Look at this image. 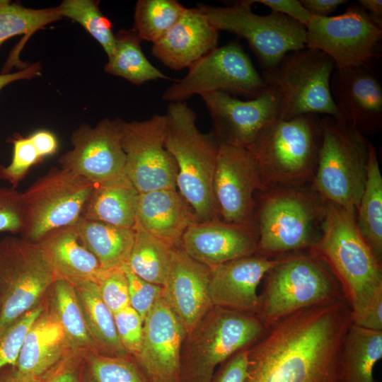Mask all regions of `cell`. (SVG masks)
I'll list each match as a JSON object with an SVG mask.
<instances>
[{"mask_svg":"<svg viewBox=\"0 0 382 382\" xmlns=\"http://www.w3.org/2000/svg\"><path fill=\"white\" fill-rule=\"evenodd\" d=\"M306 28V47L328 55L336 69L372 64L381 56L382 28L359 4L337 16H311Z\"/></svg>","mask_w":382,"mask_h":382,"instance_id":"obj_14","label":"cell"},{"mask_svg":"<svg viewBox=\"0 0 382 382\" xmlns=\"http://www.w3.org/2000/svg\"><path fill=\"white\" fill-rule=\"evenodd\" d=\"M97 184L52 167L22 192L21 237L34 243L49 232L75 224Z\"/></svg>","mask_w":382,"mask_h":382,"instance_id":"obj_10","label":"cell"},{"mask_svg":"<svg viewBox=\"0 0 382 382\" xmlns=\"http://www.w3.org/2000/svg\"><path fill=\"white\" fill-rule=\"evenodd\" d=\"M248 350L234 354L216 369L211 382H244L248 362Z\"/></svg>","mask_w":382,"mask_h":382,"instance_id":"obj_47","label":"cell"},{"mask_svg":"<svg viewBox=\"0 0 382 382\" xmlns=\"http://www.w3.org/2000/svg\"><path fill=\"white\" fill-rule=\"evenodd\" d=\"M134 231L128 266L141 279L163 286L169 271L172 247L139 228Z\"/></svg>","mask_w":382,"mask_h":382,"instance_id":"obj_35","label":"cell"},{"mask_svg":"<svg viewBox=\"0 0 382 382\" xmlns=\"http://www.w3.org/2000/svg\"><path fill=\"white\" fill-rule=\"evenodd\" d=\"M354 324L376 331H382V294L378 295L363 316Z\"/></svg>","mask_w":382,"mask_h":382,"instance_id":"obj_50","label":"cell"},{"mask_svg":"<svg viewBox=\"0 0 382 382\" xmlns=\"http://www.w3.org/2000/svg\"><path fill=\"white\" fill-rule=\"evenodd\" d=\"M322 127L313 190L323 201L357 210L366 183L370 141L331 116L322 117Z\"/></svg>","mask_w":382,"mask_h":382,"instance_id":"obj_6","label":"cell"},{"mask_svg":"<svg viewBox=\"0 0 382 382\" xmlns=\"http://www.w3.org/2000/svg\"><path fill=\"white\" fill-rule=\"evenodd\" d=\"M177 0H139L134 13V28L141 40H158L185 10Z\"/></svg>","mask_w":382,"mask_h":382,"instance_id":"obj_36","label":"cell"},{"mask_svg":"<svg viewBox=\"0 0 382 382\" xmlns=\"http://www.w3.org/2000/svg\"><path fill=\"white\" fill-rule=\"evenodd\" d=\"M322 137V117L318 115L277 119L251 151L266 190L312 182Z\"/></svg>","mask_w":382,"mask_h":382,"instance_id":"obj_5","label":"cell"},{"mask_svg":"<svg viewBox=\"0 0 382 382\" xmlns=\"http://www.w3.org/2000/svg\"><path fill=\"white\" fill-rule=\"evenodd\" d=\"M0 311H1V303H0Z\"/></svg>","mask_w":382,"mask_h":382,"instance_id":"obj_55","label":"cell"},{"mask_svg":"<svg viewBox=\"0 0 382 382\" xmlns=\"http://www.w3.org/2000/svg\"><path fill=\"white\" fill-rule=\"evenodd\" d=\"M122 268L128 282L129 306L144 321L154 304L162 296L163 286L141 279L132 271L127 262Z\"/></svg>","mask_w":382,"mask_h":382,"instance_id":"obj_44","label":"cell"},{"mask_svg":"<svg viewBox=\"0 0 382 382\" xmlns=\"http://www.w3.org/2000/svg\"><path fill=\"white\" fill-rule=\"evenodd\" d=\"M72 351L63 329L44 305L12 366L22 376L40 378Z\"/></svg>","mask_w":382,"mask_h":382,"instance_id":"obj_27","label":"cell"},{"mask_svg":"<svg viewBox=\"0 0 382 382\" xmlns=\"http://www.w3.org/2000/svg\"><path fill=\"white\" fill-rule=\"evenodd\" d=\"M8 141L13 144V155L8 166H0V179L16 189L33 166L43 161L30 137L14 134Z\"/></svg>","mask_w":382,"mask_h":382,"instance_id":"obj_40","label":"cell"},{"mask_svg":"<svg viewBox=\"0 0 382 382\" xmlns=\"http://www.w3.org/2000/svg\"><path fill=\"white\" fill-rule=\"evenodd\" d=\"M62 18L57 6L35 9L0 0V45L18 35H25V43L34 33Z\"/></svg>","mask_w":382,"mask_h":382,"instance_id":"obj_37","label":"cell"},{"mask_svg":"<svg viewBox=\"0 0 382 382\" xmlns=\"http://www.w3.org/2000/svg\"><path fill=\"white\" fill-rule=\"evenodd\" d=\"M219 31L196 8H186L178 21L156 42L151 54L166 67L178 71L218 47Z\"/></svg>","mask_w":382,"mask_h":382,"instance_id":"obj_24","label":"cell"},{"mask_svg":"<svg viewBox=\"0 0 382 382\" xmlns=\"http://www.w3.org/2000/svg\"><path fill=\"white\" fill-rule=\"evenodd\" d=\"M382 358V331L352 323L341 351V382H376L374 369Z\"/></svg>","mask_w":382,"mask_h":382,"instance_id":"obj_31","label":"cell"},{"mask_svg":"<svg viewBox=\"0 0 382 382\" xmlns=\"http://www.w3.org/2000/svg\"><path fill=\"white\" fill-rule=\"evenodd\" d=\"M75 230L86 248L98 260L103 270L120 267L127 262L134 231L81 218Z\"/></svg>","mask_w":382,"mask_h":382,"instance_id":"obj_30","label":"cell"},{"mask_svg":"<svg viewBox=\"0 0 382 382\" xmlns=\"http://www.w3.org/2000/svg\"><path fill=\"white\" fill-rule=\"evenodd\" d=\"M96 284L102 300L113 313L129 306L128 282L122 267L104 270Z\"/></svg>","mask_w":382,"mask_h":382,"instance_id":"obj_42","label":"cell"},{"mask_svg":"<svg viewBox=\"0 0 382 382\" xmlns=\"http://www.w3.org/2000/svg\"><path fill=\"white\" fill-rule=\"evenodd\" d=\"M122 122L116 117L105 118L93 127L81 124L71 136L72 149L59 158L60 167L96 184L126 175Z\"/></svg>","mask_w":382,"mask_h":382,"instance_id":"obj_18","label":"cell"},{"mask_svg":"<svg viewBox=\"0 0 382 382\" xmlns=\"http://www.w3.org/2000/svg\"><path fill=\"white\" fill-rule=\"evenodd\" d=\"M115 36V50L104 66L105 72L137 86L156 79H170L148 60L141 49V40L133 28L120 30Z\"/></svg>","mask_w":382,"mask_h":382,"instance_id":"obj_34","label":"cell"},{"mask_svg":"<svg viewBox=\"0 0 382 382\" xmlns=\"http://www.w3.org/2000/svg\"><path fill=\"white\" fill-rule=\"evenodd\" d=\"M57 279L36 243L9 236L0 240V335L42 303Z\"/></svg>","mask_w":382,"mask_h":382,"instance_id":"obj_12","label":"cell"},{"mask_svg":"<svg viewBox=\"0 0 382 382\" xmlns=\"http://www.w3.org/2000/svg\"><path fill=\"white\" fill-rule=\"evenodd\" d=\"M358 231L376 258L382 262V175L371 142L364 191L356 211Z\"/></svg>","mask_w":382,"mask_h":382,"instance_id":"obj_32","label":"cell"},{"mask_svg":"<svg viewBox=\"0 0 382 382\" xmlns=\"http://www.w3.org/2000/svg\"><path fill=\"white\" fill-rule=\"evenodd\" d=\"M28 137L43 160L57 151V138L50 130L38 129L29 134Z\"/></svg>","mask_w":382,"mask_h":382,"instance_id":"obj_49","label":"cell"},{"mask_svg":"<svg viewBox=\"0 0 382 382\" xmlns=\"http://www.w3.org/2000/svg\"><path fill=\"white\" fill-rule=\"evenodd\" d=\"M335 69L328 55L306 47L288 53L260 74L278 98L279 119L313 114L342 120L330 91V79Z\"/></svg>","mask_w":382,"mask_h":382,"instance_id":"obj_7","label":"cell"},{"mask_svg":"<svg viewBox=\"0 0 382 382\" xmlns=\"http://www.w3.org/2000/svg\"><path fill=\"white\" fill-rule=\"evenodd\" d=\"M99 4L96 0H64L57 8L62 18L81 25L109 57L115 50V36L111 21L102 13Z\"/></svg>","mask_w":382,"mask_h":382,"instance_id":"obj_38","label":"cell"},{"mask_svg":"<svg viewBox=\"0 0 382 382\" xmlns=\"http://www.w3.org/2000/svg\"><path fill=\"white\" fill-rule=\"evenodd\" d=\"M86 353L71 352L42 376L40 382H86L84 358Z\"/></svg>","mask_w":382,"mask_h":382,"instance_id":"obj_46","label":"cell"},{"mask_svg":"<svg viewBox=\"0 0 382 382\" xmlns=\"http://www.w3.org/2000/svg\"><path fill=\"white\" fill-rule=\"evenodd\" d=\"M165 146L177 167V188L192 207L197 223L219 219L213 180L219 144L214 133L201 132L197 115L185 103L167 107Z\"/></svg>","mask_w":382,"mask_h":382,"instance_id":"obj_3","label":"cell"},{"mask_svg":"<svg viewBox=\"0 0 382 382\" xmlns=\"http://www.w3.org/2000/svg\"><path fill=\"white\" fill-rule=\"evenodd\" d=\"M359 4L368 13L371 20L382 28V1L359 0Z\"/></svg>","mask_w":382,"mask_h":382,"instance_id":"obj_53","label":"cell"},{"mask_svg":"<svg viewBox=\"0 0 382 382\" xmlns=\"http://www.w3.org/2000/svg\"><path fill=\"white\" fill-rule=\"evenodd\" d=\"M267 88L240 42L233 40L190 65L187 74L170 84L161 98L169 103H180L195 95L202 97L218 91L253 98Z\"/></svg>","mask_w":382,"mask_h":382,"instance_id":"obj_13","label":"cell"},{"mask_svg":"<svg viewBox=\"0 0 382 382\" xmlns=\"http://www.w3.org/2000/svg\"><path fill=\"white\" fill-rule=\"evenodd\" d=\"M197 222L192 207L178 190L139 193L135 225L170 247L180 245L183 234Z\"/></svg>","mask_w":382,"mask_h":382,"instance_id":"obj_25","label":"cell"},{"mask_svg":"<svg viewBox=\"0 0 382 382\" xmlns=\"http://www.w3.org/2000/svg\"><path fill=\"white\" fill-rule=\"evenodd\" d=\"M279 260L253 255L212 268L209 291L213 306L257 316V286Z\"/></svg>","mask_w":382,"mask_h":382,"instance_id":"obj_22","label":"cell"},{"mask_svg":"<svg viewBox=\"0 0 382 382\" xmlns=\"http://www.w3.org/2000/svg\"><path fill=\"white\" fill-rule=\"evenodd\" d=\"M353 323L344 296L267 326L248 348L244 382H341V351Z\"/></svg>","mask_w":382,"mask_h":382,"instance_id":"obj_1","label":"cell"},{"mask_svg":"<svg viewBox=\"0 0 382 382\" xmlns=\"http://www.w3.org/2000/svg\"><path fill=\"white\" fill-rule=\"evenodd\" d=\"M138 195L126 175L97 184L81 217L134 229Z\"/></svg>","mask_w":382,"mask_h":382,"instance_id":"obj_28","label":"cell"},{"mask_svg":"<svg viewBox=\"0 0 382 382\" xmlns=\"http://www.w3.org/2000/svg\"><path fill=\"white\" fill-rule=\"evenodd\" d=\"M212 269L191 257L180 245L171 248L162 297L190 333L214 307L209 296Z\"/></svg>","mask_w":382,"mask_h":382,"instance_id":"obj_21","label":"cell"},{"mask_svg":"<svg viewBox=\"0 0 382 382\" xmlns=\"http://www.w3.org/2000/svg\"><path fill=\"white\" fill-rule=\"evenodd\" d=\"M40 63L29 64L18 71L0 74V91L8 84L19 80L31 79L41 74Z\"/></svg>","mask_w":382,"mask_h":382,"instance_id":"obj_52","label":"cell"},{"mask_svg":"<svg viewBox=\"0 0 382 382\" xmlns=\"http://www.w3.org/2000/svg\"><path fill=\"white\" fill-rule=\"evenodd\" d=\"M201 98L210 115L212 132L219 144L252 151L266 130L279 118L278 98L269 88L247 100L221 91Z\"/></svg>","mask_w":382,"mask_h":382,"instance_id":"obj_17","label":"cell"},{"mask_svg":"<svg viewBox=\"0 0 382 382\" xmlns=\"http://www.w3.org/2000/svg\"><path fill=\"white\" fill-rule=\"evenodd\" d=\"M0 382H40V378L22 376L12 366H7L0 371Z\"/></svg>","mask_w":382,"mask_h":382,"instance_id":"obj_54","label":"cell"},{"mask_svg":"<svg viewBox=\"0 0 382 382\" xmlns=\"http://www.w3.org/2000/svg\"><path fill=\"white\" fill-rule=\"evenodd\" d=\"M257 241L256 226L216 219L192 224L183 234L180 246L191 257L212 269L254 255L257 251Z\"/></svg>","mask_w":382,"mask_h":382,"instance_id":"obj_23","label":"cell"},{"mask_svg":"<svg viewBox=\"0 0 382 382\" xmlns=\"http://www.w3.org/2000/svg\"><path fill=\"white\" fill-rule=\"evenodd\" d=\"M248 1L251 5L258 3L267 6L272 12L286 16L305 27L311 16L299 0H248Z\"/></svg>","mask_w":382,"mask_h":382,"instance_id":"obj_48","label":"cell"},{"mask_svg":"<svg viewBox=\"0 0 382 382\" xmlns=\"http://www.w3.org/2000/svg\"><path fill=\"white\" fill-rule=\"evenodd\" d=\"M372 64L336 69L330 79L332 97L341 120L364 137L376 134L382 128V86Z\"/></svg>","mask_w":382,"mask_h":382,"instance_id":"obj_20","label":"cell"},{"mask_svg":"<svg viewBox=\"0 0 382 382\" xmlns=\"http://www.w3.org/2000/svg\"><path fill=\"white\" fill-rule=\"evenodd\" d=\"M251 6L248 0H243L228 6L199 4L197 7L218 31L232 33L245 39L262 71L274 66L288 53L306 47L303 25L278 13L256 14Z\"/></svg>","mask_w":382,"mask_h":382,"instance_id":"obj_11","label":"cell"},{"mask_svg":"<svg viewBox=\"0 0 382 382\" xmlns=\"http://www.w3.org/2000/svg\"><path fill=\"white\" fill-rule=\"evenodd\" d=\"M267 328L256 315L214 306L185 337L179 382H211L219 366L253 345Z\"/></svg>","mask_w":382,"mask_h":382,"instance_id":"obj_4","label":"cell"},{"mask_svg":"<svg viewBox=\"0 0 382 382\" xmlns=\"http://www.w3.org/2000/svg\"><path fill=\"white\" fill-rule=\"evenodd\" d=\"M185 330L162 296L144 320L141 351L134 359L150 382H179Z\"/></svg>","mask_w":382,"mask_h":382,"instance_id":"obj_19","label":"cell"},{"mask_svg":"<svg viewBox=\"0 0 382 382\" xmlns=\"http://www.w3.org/2000/svg\"><path fill=\"white\" fill-rule=\"evenodd\" d=\"M86 382H150L131 356L88 352L84 358Z\"/></svg>","mask_w":382,"mask_h":382,"instance_id":"obj_39","label":"cell"},{"mask_svg":"<svg viewBox=\"0 0 382 382\" xmlns=\"http://www.w3.org/2000/svg\"><path fill=\"white\" fill-rule=\"evenodd\" d=\"M74 286L98 354L129 356L120 341L113 313L102 300L96 283L86 282Z\"/></svg>","mask_w":382,"mask_h":382,"instance_id":"obj_33","label":"cell"},{"mask_svg":"<svg viewBox=\"0 0 382 382\" xmlns=\"http://www.w3.org/2000/svg\"><path fill=\"white\" fill-rule=\"evenodd\" d=\"M44 305L63 329L73 350L98 353L74 285L57 279L44 299Z\"/></svg>","mask_w":382,"mask_h":382,"instance_id":"obj_29","label":"cell"},{"mask_svg":"<svg viewBox=\"0 0 382 382\" xmlns=\"http://www.w3.org/2000/svg\"><path fill=\"white\" fill-rule=\"evenodd\" d=\"M213 190L221 220L255 226L256 191L266 190L254 154L245 148L219 144Z\"/></svg>","mask_w":382,"mask_h":382,"instance_id":"obj_16","label":"cell"},{"mask_svg":"<svg viewBox=\"0 0 382 382\" xmlns=\"http://www.w3.org/2000/svg\"><path fill=\"white\" fill-rule=\"evenodd\" d=\"M166 133L165 115L122 122L125 174L139 193L177 190L178 167L165 146Z\"/></svg>","mask_w":382,"mask_h":382,"instance_id":"obj_15","label":"cell"},{"mask_svg":"<svg viewBox=\"0 0 382 382\" xmlns=\"http://www.w3.org/2000/svg\"><path fill=\"white\" fill-rule=\"evenodd\" d=\"M356 211L323 201L320 235L311 248L340 283L353 323L382 294L381 263L358 231Z\"/></svg>","mask_w":382,"mask_h":382,"instance_id":"obj_2","label":"cell"},{"mask_svg":"<svg viewBox=\"0 0 382 382\" xmlns=\"http://www.w3.org/2000/svg\"><path fill=\"white\" fill-rule=\"evenodd\" d=\"M23 228L22 192L0 187V232L21 233Z\"/></svg>","mask_w":382,"mask_h":382,"instance_id":"obj_45","label":"cell"},{"mask_svg":"<svg viewBox=\"0 0 382 382\" xmlns=\"http://www.w3.org/2000/svg\"><path fill=\"white\" fill-rule=\"evenodd\" d=\"M265 277L257 316L267 326L300 310L343 296L329 267L311 253L279 257Z\"/></svg>","mask_w":382,"mask_h":382,"instance_id":"obj_9","label":"cell"},{"mask_svg":"<svg viewBox=\"0 0 382 382\" xmlns=\"http://www.w3.org/2000/svg\"><path fill=\"white\" fill-rule=\"evenodd\" d=\"M36 244L56 278L74 286L86 282L97 283L104 271L81 241L74 225L49 232Z\"/></svg>","mask_w":382,"mask_h":382,"instance_id":"obj_26","label":"cell"},{"mask_svg":"<svg viewBox=\"0 0 382 382\" xmlns=\"http://www.w3.org/2000/svg\"><path fill=\"white\" fill-rule=\"evenodd\" d=\"M43 308L42 301L18 318L0 335V371L7 366L16 364L24 340Z\"/></svg>","mask_w":382,"mask_h":382,"instance_id":"obj_41","label":"cell"},{"mask_svg":"<svg viewBox=\"0 0 382 382\" xmlns=\"http://www.w3.org/2000/svg\"><path fill=\"white\" fill-rule=\"evenodd\" d=\"M301 186H277L262 192L255 212L257 251L272 255L311 248L317 240L323 201Z\"/></svg>","mask_w":382,"mask_h":382,"instance_id":"obj_8","label":"cell"},{"mask_svg":"<svg viewBox=\"0 0 382 382\" xmlns=\"http://www.w3.org/2000/svg\"><path fill=\"white\" fill-rule=\"evenodd\" d=\"M120 341L127 354L135 359L142 345L144 321L130 306L113 313Z\"/></svg>","mask_w":382,"mask_h":382,"instance_id":"obj_43","label":"cell"},{"mask_svg":"<svg viewBox=\"0 0 382 382\" xmlns=\"http://www.w3.org/2000/svg\"><path fill=\"white\" fill-rule=\"evenodd\" d=\"M311 16L328 17L338 6L347 3L346 0H300Z\"/></svg>","mask_w":382,"mask_h":382,"instance_id":"obj_51","label":"cell"}]
</instances>
